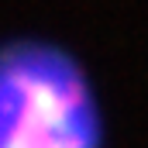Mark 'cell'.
Masks as SVG:
<instances>
[{
  "label": "cell",
  "mask_w": 148,
  "mask_h": 148,
  "mask_svg": "<svg viewBox=\"0 0 148 148\" xmlns=\"http://www.w3.org/2000/svg\"><path fill=\"white\" fill-rule=\"evenodd\" d=\"M0 148H100L97 110L69 69H28L0 79Z\"/></svg>",
  "instance_id": "1"
}]
</instances>
